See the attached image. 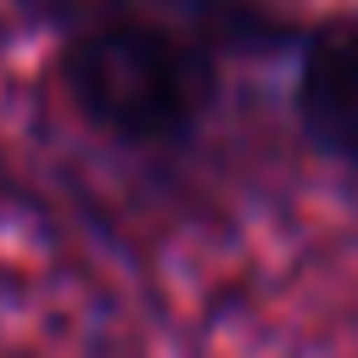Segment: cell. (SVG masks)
Wrapping results in <instances>:
<instances>
[{
  "instance_id": "obj_1",
  "label": "cell",
  "mask_w": 358,
  "mask_h": 358,
  "mask_svg": "<svg viewBox=\"0 0 358 358\" xmlns=\"http://www.w3.org/2000/svg\"><path fill=\"white\" fill-rule=\"evenodd\" d=\"M62 78L78 112L117 140H173L213 101V67L201 50L140 22L84 34L67 50Z\"/></svg>"
},
{
  "instance_id": "obj_2",
  "label": "cell",
  "mask_w": 358,
  "mask_h": 358,
  "mask_svg": "<svg viewBox=\"0 0 358 358\" xmlns=\"http://www.w3.org/2000/svg\"><path fill=\"white\" fill-rule=\"evenodd\" d=\"M296 112L302 129L341 162H358V17L330 22L308 56H302V78H296Z\"/></svg>"
}]
</instances>
